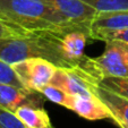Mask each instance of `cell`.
<instances>
[{"label": "cell", "mask_w": 128, "mask_h": 128, "mask_svg": "<svg viewBox=\"0 0 128 128\" xmlns=\"http://www.w3.org/2000/svg\"><path fill=\"white\" fill-rule=\"evenodd\" d=\"M50 84L60 87L70 95L88 96L95 94L98 80L80 66L70 68L58 67Z\"/></svg>", "instance_id": "5"}, {"label": "cell", "mask_w": 128, "mask_h": 128, "mask_svg": "<svg viewBox=\"0 0 128 128\" xmlns=\"http://www.w3.org/2000/svg\"><path fill=\"white\" fill-rule=\"evenodd\" d=\"M69 110L74 111L82 118L91 121L111 119V114L108 110L106 106L95 94L88 96L74 95Z\"/></svg>", "instance_id": "8"}, {"label": "cell", "mask_w": 128, "mask_h": 128, "mask_svg": "<svg viewBox=\"0 0 128 128\" xmlns=\"http://www.w3.org/2000/svg\"><path fill=\"white\" fill-rule=\"evenodd\" d=\"M80 1L95 9L96 12L128 9V0H80Z\"/></svg>", "instance_id": "15"}, {"label": "cell", "mask_w": 128, "mask_h": 128, "mask_svg": "<svg viewBox=\"0 0 128 128\" xmlns=\"http://www.w3.org/2000/svg\"><path fill=\"white\" fill-rule=\"evenodd\" d=\"M90 33L83 30H69L61 38V50L69 62L74 66H80L87 58L85 54L86 41Z\"/></svg>", "instance_id": "7"}, {"label": "cell", "mask_w": 128, "mask_h": 128, "mask_svg": "<svg viewBox=\"0 0 128 128\" xmlns=\"http://www.w3.org/2000/svg\"><path fill=\"white\" fill-rule=\"evenodd\" d=\"M128 28V9L96 12L91 23V32Z\"/></svg>", "instance_id": "12"}, {"label": "cell", "mask_w": 128, "mask_h": 128, "mask_svg": "<svg viewBox=\"0 0 128 128\" xmlns=\"http://www.w3.org/2000/svg\"><path fill=\"white\" fill-rule=\"evenodd\" d=\"M95 95L106 106L111 114V120L128 125V100L116 93L101 87L99 84L95 87Z\"/></svg>", "instance_id": "10"}, {"label": "cell", "mask_w": 128, "mask_h": 128, "mask_svg": "<svg viewBox=\"0 0 128 128\" xmlns=\"http://www.w3.org/2000/svg\"><path fill=\"white\" fill-rule=\"evenodd\" d=\"M116 125L118 126L119 128H128L127 124H122V122H116Z\"/></svg>", "instance_id": "20"}, {"label": "cell", "mask_w": 128, "mask_h": 128, "mask_svg": "<svg viewBox=\"0 0 128 128\" xmlns=\"http://www.w3.org/2000/svg\"><path fill=\"white\" fill-rule=\"evenodd\" d=\"M56 9L69 23L91 31V23L96 10L80 0H42Z\"/></svg>", "instance_id": "6"}, {"label": "cell", "mask_w": 128, "mask_h": 128, "mask_svg": "<svg viewBox=\"0 0 128 128\" xmlns=\"http://www.w3.org/2000/svg\"><path fill=\"white\" fill-rule=\"evenodd\" d=\"M0 20L27 32L41 30H83L69 23L42 0H0Z\"/></svg>", "instance_id": "2"}, {"label": "cell", "mask_w": 128, "mask_h": 128, "mask_svg": "<svg viewBox=\"0 0 128 128\" xmlns=\"http://www.w3.org/2000/svg\"><path fill=\"white\" fill-rule=\"evenodd\" d=\"M17 77L20 78L24 88L31 92H41L42 88L50 84L57 66L42 58H30L20 62L12 64Z\"/></svg>", "instance_id": "4"}, {"label": "cell", "mask_w": 128, "mask_h": 128, "mask_svg": "<svg viewBox=\"0 0 128 128\" xmlns=\"http://www.w3.org/2000/svg\"><path fill=\"white\" fill-rule=\"evenodd\" d=\"M67 31L69 30H41L0 39V59L12 65L30 58H42L57 67H74L61 50V38Z\"/></svg>", "instance_id": "1"}, {"label": "cell", "mask_w": 128, "mask_h": 128, "mask_svg": "<svg viewBox=\"0 0 128 128\" xmlns=\"http://www.w3.org/2000/svg\"><path fill=\"white\" fill-rule=\"evenodd\" d=\"M0 128H28L14 114V112L0 108Z\"/></svg>", "instance_id": "18"}, {"label": "cell", "mask_w": 128, "mask_h": 128, "mask_svg": "<svg viewBox=\"0 0 128 128\" xmlns=\"http://www.w3.org/2000/svg\"><path fill=\"white\" fill-rule=\"evenodd\" d=\"M102 54L87 57L80 67L98 80L106 77H128V46L120 41H104Z\"/></svg>", "instance_id": "3"}, {"label": "cell", "mask_w": 128, "mask_h": 128, "mask_svg": "<svg viewBox=\"0 0 128 128\" xmlns=\"http://www.w3.org/2000/svg\"><path fill=\"white\" fill-rule=\"evenodd\" d=\"M98 84L128 100V77H106L98 80Z\"/></svg>", "instance_id": "14"}, {"label": "cell", "mask_w": 128, "mask_h": 128, "mask_svg": "<svg viewBox=\"0 0 128 128\" xmlns=\"http://www.w3.org/2000/svg\"><path fill=\"white\" fill-rule=\"evenodd\" d=\"M28 33L25 30H22L20 27H16L14 25H10L8 23L0 20V39H7V38H14L20 36Z\"/></svg>", "instance_id": "19"}, {"label": "cell", "mask_w": 128, "mask_h": 128, "mask_svg": "<svg viewBox=\"0 0 128 128\" xmlns=\"http://www.w3.org/2000/svg\"><path fill=\"white\" fill-rule=\"evenodd\" d=\"M14 114L28 128H54L48 112L40 104H22L14 111Z\"/></svg>", "instance_id": "11"}, {"label": "cell", "mask_w": 128, "mask_h": 128, "mask_svg": "<svg viewBox=\"0 0 128 128\" xmlns=\"http://www.w3.org/2000/svg\"><path fill=\"white\" fill-rule=\"evenodd\" d=\"M0 83L10 84L14 86L20 87V88H24L20 78L17 77L15 70L12 69V65L2 61L1 59H0Z\"/></svg>", "instance_id": "17"}, {"label": "cell", "mask_w": 128, "mask_h": 128, "mask_svg": "<svg viewBox=\"0 0 128 128\" xmlns=\"http://www.w3.org/2000/svg\"><path fill=\"white\" fill-rule=\"evenodd\" d=\"M40 94L39 92H31L26 88L0 83V108L14 112L18 106L25 103L41 106Z\"/></svg>", "instance_id": "9"}, {"label": "cell", "mask_w": 128, "mask_h": 128, "mask_svg": "<svg viewBox=\"0 0 128 128\" xmlns=\"http://www.w3.org/2000/svg\"><path fill=\"white\" fill-rule=\"evenodd\" d=\"M91 39L99 40V41H108V40H116L128 46V28L124 30H114V31H94L91 32Z\"/></svg>", "instance_id": "16"}, {"label": "cell", "mask_w": 128, "mask_h": 128, "mask_svg": "<svg viewBox=\"0 0 128 128\" xmlns=\"http://www.w3.org/2000/svg\"><path fill=\"white\" fill-rule=\"evenodd\" d=\"M40 93H41L46 100L52 102V103H56V104H58V106H65L68 110H69L70 106H72L74 95H70L69 93H67L66 91H64L62 88L56 86V85L48 84L46 87L42 88V91Z\"/></svg>", "instance_id": "13"}]
</instances>
